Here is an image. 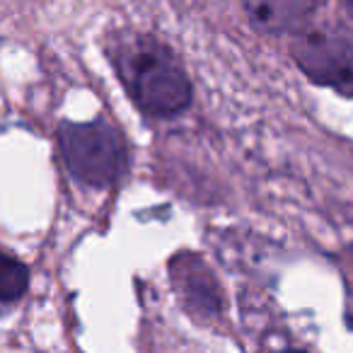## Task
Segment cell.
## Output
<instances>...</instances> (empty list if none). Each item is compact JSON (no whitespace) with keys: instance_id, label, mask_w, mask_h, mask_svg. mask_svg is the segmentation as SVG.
Returning a JSON list of instances; mask_svg holds the SVG:
<instances>
[{"instance_id":"obj_1","label":"cell","mask_w":353,"mask_h":353,"mask_svg":"<svg viewBox=\"0 0 353 353\" xmlns=\"http://www.w3.org/2000/svg\"><path fill=\"white\" fill-rule=\"evenodd\" d=\"M112 63L138 109L150 117H174L192 104V83L170 49L152 37H119Z\"/></svg>"},{"instance_id":"obj_2","label":"cell","mask_w":353,"mask_h":353,"mask_svg":"<svg viewBox=\"0 0 353 353\" xmlns=\"http://www.w3.org/2000/svg\"><path fill=\"white\" fill-rule=\"evenodd\" d=\"M59 143L70 174L85 187H112L126 170V148L107 121L61 123Z\"/></svg>"},{"instance_id":"obj_3","label":"cell","mask_w":353,"mask_h":353,"mask_svg":"<svg viewBox=\"0 0 353 353\" xmlns=\"http://www.w3.org/2000/svg\"><path fill=\"white\" fill-rule=\"evenodd\" d=\"M293 56L312 83L353 94V30L329 25L305 32L295 39Z\"/></svg>"},{"instance_id":"obj_4","label":"cell","mask_w":353,"mask_h":353,"mask_svg":"<svg viewBox=\"0 0 353 353\" xmlns=\"http://www.w3.org/2000/svg\"><path fill=\"white\" fill-rule=\"evenodd\" d=\"M170 269L176 293L182 295L189 312L196 317H216L221 312V290L208 266L199 256H176Z\"/></svg>"},{"instance_id":"obj_5","label":"cell","mask_w":353,"mask_h":353,"mask_svg":"<svg viewBox=\"0 0 353 353\" xmlns=\"http://www.w3.org/2000/svg\"><path fill=\"white\" fill-rule=\"evenodd\" d=\"M247 12L269 32H290L310 15L314 0H245Z\"/></svg>"},{"instance_id":"obj_6","label":"cell","mask_w":353,"mask_h":353,"mask_svg":"<svg viewBox=\"0 0 353 353\" xmlns=\"http://www.w3.org/2000/svg\"><path fill=\"white\" fill-rule=\"evenodd\" d=\"M27 283H30V274H27L25 264L0 252V303H12V300L22 298Z\"/></svg>"},{"instance_id":"obj_7","label":"cell","mask_w":353,"mask_h":353,"mask_svg":"<svg viewBox=\"0 0 353 353\" xmlns=\"http://www.w3.org/2000/svg\"><path fill=\"white\" fill-rule=\"evenodd\" d=\"M346 6H348V10L353 12V0H346Z\"/></svg>"},{"instance_id":"obj_8","label":"cell","mask_w":353,"mask_h":353,"mask_svg":"<svg viewBox=\"0 0 353 353\" xmlns=\"http://www.w3.org/2000/svg\"><path fill=\"white\" fill-rule=\"evenodd\" d=\"M283 353H305V351H283Z\"/></svg>"}]
</instances>
